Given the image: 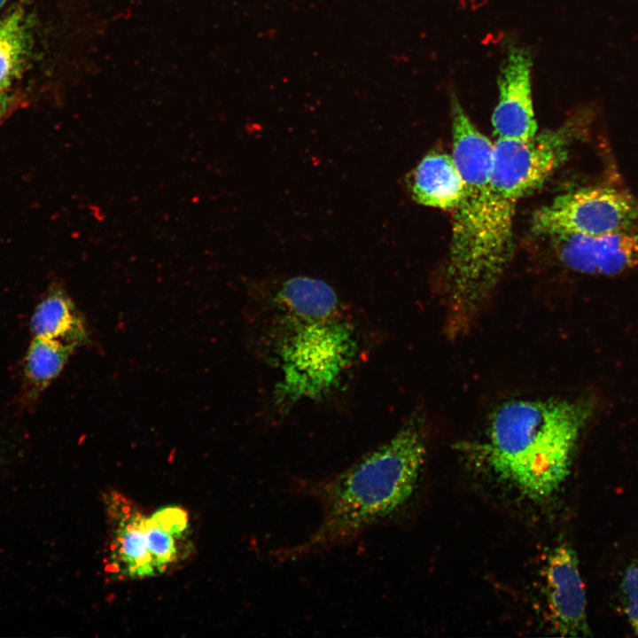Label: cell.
Segmentation results:
<instances>
[{
  "mask_svg": "<svg viewBox=\"0 0 638 638\" xmlns=\"http://www.w3.org/2000/svg\"><path fill=\"white\" fill-rule=\"evenodd\" d=\"M578 136L565 121L528 140L494 143L489 182L475 213L452 227L442 290L447 336L464 335L482 314L510 258L518 201L565 161Z\"/></svg>",
  "mask_w": 638,
  "mask_h": 638,
  "instance_id": "obj_1",
  "label": "cell"
},
{
  "mask_svg": "<svg viewBox=\"0 0 638 638\" xmlns=\"http://www.w3.org/2000/svg\"><path fill=\"white\" fill-rule=\"evenodd\" d=\"M595 409L587 397L511 401L497 408L485 440L471 447L522 495L545 501L568 477Z\"/></svg>",
  "mask_w": 638,
  "mask_h": 638,
  "instance_id": "obj_4",
  "label": "cell"
},
{
  "mask_svg": "<svg viewBox=\"0 0 638 638\" xmlns=\"http://www.w3.org/2000/svg\"><path fill=\"white\" fill-rule=\"evenodd\" d=\"M146 531L156 576L178 567L191 555V524L182 507H162L147 516Z\"/></svg>",
  "mask_w": 638,
  "mask_h": 638,
  "instance_id": "obj_10",
  "label": "cell"
},
{
  "mask_svg": "<svg viewBox=\"0 0 638 638\" xmlns=\"http://www.w3.org/2000/svg\"><path fill=\"white\" fill-rule=\"evenodd\" d=\"M638 222V198L608 186L582 188L561 194L533 216L537 234L597 236L628 230Z\"/></svg>",
  "mask_w": 638,
  "mask_h": 638,
  "instance_id": "obj_5",
  "label": "cell"
},
{
  "mask_svg": "<svg viewBox=\"0 0 638 638\" xmlns=\"http://www.w3.org/2000/svg\"><path fill=\"white\" fill-rule=\"evenodd\" d=\"M4 106H5L4 96H0V117L2 116V114L4 113Z\"/></svg>",
  "mask_w": 638,
  "mask_h": 638,
  "instance_id": "obj_16",
  "label": "cell"
},
{
  "mask_svg": "<svg viewBox=\"0 0 638 638\" xmlns=\"http://www.w3.org/2000/svg\"><path fill=\"white\" fill-rule=\"evenodd\" d=\"M408 186L418 204L454 211L463 197V182L452 156L425 155L408 176Z\"/></svg>",
  "mask_w": 638,
  "mask_h": 638,
  "instance_id": "obj_12",
  "label": "cell"
},
{
  "mask_svg": "<svg viewBox=\"0 0 638 638\" xmlns=\"http://www.w3.org/2000/svg\"><path fill=\"white\" fill-rule=\"evenodd\" d=\"M0 444H1V434H0Z\"/></svg>",
  "mask_w": 638,
  "mask_h": 638,
  "instance_id": "obj_18",
  "label": "cell"
},
{
  "mask_svg": "<svg viewBox=\"0 0 638 638\" xmlns=\"http://www.w3.org/2000/svg\"><path fill=\"white\" fill-rule=\"evenodd\" d=\"M8 0H0V10L4 7Z\"/></svg>",
  "mask_w": 638,
  "mask_h": 638,
  "instance_id": "obj_17",
  "label": "cell"
},
{
  "mask_svg": "<svg viewBox=\"0 0 638 638\" xmlns=\"http://www.w3.org/2000/svg\"><path fill=\"white\" fill-rule=\"evenodd\" d=\"M29 331L33 337L58 340L75 350L90 341L83 316L59 284L51 286L35 306Z\"/></svg>",
  "mask_w": 638,
  "mask_h": 638,
  "instance_id": "obj_11",
  "label": "cell"
},
{
  "mask_svg": "<svg viewBox=\"0 0 638 638\" xmlns=\"http://www.w3.org/2000/svg\"><path fill=\"white\" fill-rule=\"evenodd\" d=\"M107 522L105 571L118 580L156 577L149 551L147 516L116 491L104 496Z\"/></svg>",
  "mask_w": 638,
  "mask_h": 638,
  "instance_id": "obj_6",
  "label": "cell"
},
{
  "mask_svg": "<svg viewBox=\"0 0 638 638\" xmlns=\"http://www.w3.org/2000/svg\"><path fill=\"white\" fill-rule=\"evenodd\" d=\"M546 595L553 631L563 637L590 635L584 583L574 549L567 544L549 553L545 568Z\"/></svg>",
  "mask_w": 638,
  "mask_h": 638,
  "instance_id": "obj_8",
  "label": "cell"
},
{
  "mask_svg": "<svg viewBox=\"0 0 638 638\" xmlns=\"http://www.w3.org/2000/svg\"><path fill=\"white\" fill-rule=\"evenodd\" d=\"M557 255L568 268L585 275L614 276L638 266V235L630 230L603 235L559 234Z\"/></svg>",
  "mask_w": 638,
  "mask_h": 638,
  "instance_id": "obj_9",
  "label": "cell"
},
{
  "mask_svg": "<svg viewBox=\"0 0 638 638\" xmlns=\"http://www.w3.org/2000/svg\"><path fill=\"white\" fill-rule=\"evenodd\" d=\"M28 14L21 7L0 18V96L19 78L31 46Z\"/></svg>",
  "mask_w": 638,
  "mask_h": 638,
  "instance_id": "obj_14",
  "label": "cell"
},
{
  "mask_svg": "<svg viewBox=\"0 0 638 638\" xmlns=\"http://www.w3.org/2000/svg\"><path fill=\"white\" fill-rule=\"evenodd\" d=\"M261 305L260 338L279 372L278 392L290 401L330 393L358 358L354 321L336 291L308 276L253 284Z\"/></svg>",
  "mask_w": 638,
  "mask_h": 638,
  "instance_id": "obj_2",
  "label": "cell"
},
{
  "mask_svg": "<svg viewBox=\"0 0 638 638\" xmlns=\"http://www.w3.org/2000/svg\"><path fill=\"white\" fill-rule=\"evenodd\" d=\"M75 349L58 340L33 337L23 365L19 407L33 411L50 385L59 376Z\"/></svg>",
  "mask_w": 638,
  "mask_h": 638,
  "instance_id": "obj_13",
  "label": "cell"
},
{
  "mask_svg": "<svg viewBox=\"0 0 638 638\" xmlns=\"http://www.w3.org/2000/svg\"><path fill=\"white\" fill-rule=\"evenodd\" d=\"M423 417L414 414L388 440L332 475L299 478L292 489L319 505L321 519L305 539L271 555L293 562L347 546L393 519L411 501L425 463Z\"/></svg>",
  "mask_w": 638,
  "mask_h": 638,
  "instance_id": "obj_3",
  "label": "cell"
},
{
  "mask_svg": "<svg viewBox=\"0 0 638 638\" xmlns=\"http://www.w3.org/2000/svg\"><path fill=\"white\" fill-rule=\"evenodd\" d=\"M620 590L625 615L633 631L638 635V560L626 567Z\"/></svg>",
  "mask_w": 638,
  "mask_h": 638,
  "instance_id": "obj_15",
  "label": "cell"
},
{
  "mask_svg": "<svg viewBox=\"0 0 638 638\" xmlns=\"http://www.w3.org/2000/svg\"><path fill=\"white\" fill-rule=\"evenodd\" d=\"M532 69L531 51L523 44L509 42L499 69L498 101L492 115L497 139L528 140L537 134Z\"/></svg>",
  "mask_w": 638,
  "mask_h": 638,
  "instance_id": "obj_7",
  "label": "cell"
}]
</instances>
